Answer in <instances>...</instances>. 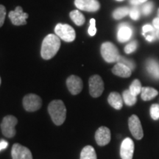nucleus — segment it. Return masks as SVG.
Returning <instances> with one entry per match:
<instances>
[{"mask_svg":"<svg viewBox=\"0 0 159 159\" xmlns=\"http://www.w3.org/2000/svg\"><path fill=\"white\" fill-rule=\"evenodd\" d=\"M133 35V29L128 23H122L119 25L117 31V39L119 42L124 43L129 41Z\"/></svg>","mask_w":159,"mask_h":159,"instance_id":"obj_15","label":"nucleus"},{"mask_svg":"<svg viewBox=\"0 0 159 159\" xmlns=\"http://www.w3.org/2000/svg\"><path fill=\"white\" fill-rule=\"evenodd\" d=\"M6 9L5 7L2 5H0V27L3 25L5 19Z\"/></svg>","mask_w":159,"mask_h":159,"instance_id":"obj_31","label":"nucleus"},{"mask_svg":"<svg viewBox=\"0 0 159 159\" xmlns=\"http://www.w3.org/2000/svg\"><path fill=\"white\" fill-rule=\"evenodd\" d=\"M138 47V42L136 41H132L128 44L126 45V47H125V52L127 54H130V53L134 52V51H136Z\"/></svg>","mask_w":159,"mask_h":159,"instance_id":"obj_27","label":"nucleus"},{"mask_svg":"<svg viewBox=\"0 0 159 159\" xmlns=\"http://www.w3.org/2000/svg\"><path fill=\"white\" fill-rule=\"evenodd\" d=\"M113 74L121 77H129L131 75L132 70L127 66L121 63H117L112 69Z\"/></svg>","mask_w":159,"mask_h":159,"instance_id":"obj_16","label":"nucleus"},{"mask_svg":"<svg viewBox=\"0 0 159 159\" xmlns=\"http://www.w3.org/2000/svg\"><path fill=\"white\" fill-rule=\"evenodd\" d=\"M111 131L106 127H100L95 134V140L99 146H105L111 141Z\"/></svg>","mask_w":159,"mask_h":159,"instance_id":"obj_14","label":"nucleus"},{"mask_svg":"<svg viewBox=\"0 0 159 159\" xmlns=\"http://www.w3.org/2000/svg\"><path fill=\"white\" fill-rule=\"evenodd\" d=\"M130 2L131 5H134V6H137V5H140V4H141L140 1H139V0H130Z\"/></svg>","mask_w":159,"mask_h":159,"instance_id":"obj_34","label":"nucleus"},{"mask_svg":"<svg viewBox=\"0 0 159 159\" xmlns=\"http://www.w3.org/2000/svg\"><path fill=\"white\" fill-rule=\"evenodd\" d=\"M116 1H119V2H121V1H123V0H116Z\"/></svg>","mask_w":159,"mask_h":159,"instance_id":"obj_38","label":"nucleus"},{"mask_svg":"<svg viewBox=\"0 0 159 159\" xmlns=\"http://www.w3.org/2000/svg\"><path fill=\"white\" fill-rule=\"evenodd\" d=\"M89 34L91 36H94L97 33V28H96V21L94 19H91L90 20V26H89L88 30Z\"/></svg>","mask_w":159,"mask_h":159,"instance_id":"obj_29","label":"nucleus"},{"mask_svg":"<svg viewBox=\"0 0 159 159\" xmlns=\"http://www.w3.org/2000/svg\"><path fill=\"white\" fill-rule=\"evenodd\" d=\"M55 35L66 42H72L76 38L75 29L66 24H57L55 28Z\"/></svg>","mask_w":159,"mask_h":159,"instance_id":"obj_4","label":"nucleus"},{"mask_svg":"<svg viewBox=\"0 0 159 159\" xmlns=\"http://www.w3.org/2000/svg\"><path fill=\"white\" fill-rule=\"evenodd\" d=\"M129 14H130V16L133 20H138L140 17V11L137 8L136 6H135V7L130 9Z\"/></svg>","mask_w":159,"mask_h":159,"instance_id":"obj_30","label":"nucleus"},{"mask_svg":"<svg viewBox=\"0 0 159 159\" xmlns=\"http://www.w3.org/2000/svg\"><path fill=\"white\" fill-rule=\"evenodd\" d=\"M128 126L131 134L137 140H141L144 136L142 126L136 115H132L128 119Z\"/></svg>","mask_w":159,"mask_h":159,"instance_id":"obj_8","label":"nucleus"},{"mask_svg":"<svg viewBox=\"0 0 159 159\" xmlns=\"http://www.w3.org/2000/svg\"><path fill=\"white\" fill-rule=\"evenodd\" d=\"M158 94V91L151 87H142L141 97L144 101H149L156 97Z\"/></svg>","mask_w":159,"mask_h":159,"instance_id":"obj_19","label":"nucleus"},{"mask_svg":"<svg viewBox=\"0 0 159 159\" xmlns=\"http://www.w3.org/2000/svg\"><path fill=\"white\" fill-rule=\"evenodd\" d=\"M122 98L125 104L128 105V106H132V105H135L137 101L136 97L131 94L129 89L124 91L122 94Z\"/></svg>","mask_w":159,"mask_h":159,"instance_id":"obj_22","label":"nucleus"},{"mask_svg":"<svg viewBox=\"0 0 159 159\" xmlns=\"http://www.w3.org/2000/svg\"><path fill=\"white\" fill-rule=\"evenodd\" d=\"M101 55L106 62L114 63L118 62L120 55L118 49L114 43L111 42H105L101 46Z\"/></svg>","mask_w":159,"mask_h":159,"instance_id":"obj_3","label":"nucleus"},{"mask_svg":"<svg viewBox=\"0 0 159 159\" xmlns=\"http://www.w3.org/2000/svg\"><path fill=\"white\" fill-rule=\"evenodd\" d=\"M66 85L71 94L77 95L83 90V83L80 77L76 75H71L66 80Z\"/></svg>","mask_w":159,"mask_h":159,"instance_id":"obj_12","label":"nucleus"},{"mask_svg":"<svg viewBox=\"0 0 159 159\" xmlns=\"http://www.w3.org/2000/svg\"><path fill=\"white\" fill-rule=\"evenodd\" d=\"M117 63H123L124 65L127 66L128 68H130L132 71L134 70L135 68H136V63H135L134 61H132V60L130 59H128L126 58V57H122V56H120Z\"/></svg>","mask_w":159,"mask_h":159,"instance_id":"obj_25","label":"nucleus"},{"mask_svg":"<svg viewBox=\"0 0 159 159\" xmlns=\"http://www.w3.org/2000/svg\"><path fill=\"white\" fill-rule=\"evenodd\" d=\"M8 16L13 25L20 26L25 25L27 24L26 20H27L29 16L27 13H24L22 7H20V6H17L14 11H10Z\"/></svg>","mask_w":159,"mask_h":159,"instance_id":"obj_9","label":"nucleus"},{"mask_svg":"<svg viewBox=\"0 0 159 159\" xmlns=\"http://www.w3.org/2000/svg\"><path fill=\"white\" fill-rule=\"evenodd\" d=\"M148 72L156 80H159V62L155 59H149L146 62Z\"/></svg>","mask_w":159,"mask_h":159,"instance_id":"obj_17","label":"nucleus"},{"mask_svg":"<svg viewBox=\"0 0 159 159\" xmlns=\"http://www.w3.org/2000/svg\"><path fill=\"white\" fill-rule=\"evenodd\" d=\"M18 123L17 119L15 116H6L4 117L1 124V129L2 134L7 138H12L16 134L15 127Z\"/></svg>","mask_w":159,"mask_h":159,"instance_id":"obj_5","label":"nucleus"},{"mask_svg":"<svg viewBox=\"0 0 159 159\" xmlns=\"http://www.w3.org/2000/svg\"><path fill=\"white\" fill-rule=\"evenodd\" d=\"M75 5L80 11L96 12L100 8L98 0H75Z\"/></svg>","mask_w":159,"mask_h":159,"instance_id":"obj_10","label":"nucleus"},{"mask_svg":"<svg viewBox=\"0 0 159 159\" xmlns=\"http://www.w3.org/2000/svg\"><path fill=\"white\" fill-rule=\"evenodd\" d=\"M142 84H141V82L139 80H134L133 81L131 85H130V88H129V90H130V93L134 96H137L139 94H141V91H142Z\"/></svg>","mask_w":159,"mask_h":159,"instance_id":"obj_24","label":"nucleus"},{"mask_svg":"<svg viewBox=\"0 0 159 159\" xmlns=\"http://www.w3.org/2000/svg\"><path fill=\"white\" fill-rule=\"evenodd\" d=\"M0 85H1V77H0Z\"/></svg>","mask_w":159,"mask_h":159,"instance_id":"obj_39","label":"nucleus"},{"mask_svg":"<svg viewBox=\"0 0 159 159\" xmlns=\"http://www.w3.org/2000/svg\"><path fill=\"white\" fill-rule=\"evenodd\" d=\"M69 16H70L71 19L72 20L73 22H74L76 25L82 26L83 25H84L85 21V16L80 11L75 10V11H71Z\"/></svg>","mask_w":159,"mask_h":159,"instance_id":"obj_21","label":"nucleus"},{"mask_svg":"<svg viewBox=\"0 0 159 159\" xmlns=\"http://www.w3.org/2000/svg\"><path fill=\"white\" fill-rule=\"evenodd\" d=\"M150 116L154 120H158L159 119V105L153 104L150 107Z\"/></svg>","mask_w":159,"mask_h":159,"instance_id":"obj_26","label":"nucleus"},{"mask_svg":"<svg viewBox=\"0 0 159 159\" xmlns=\"http://www.w3.org/2000/svg\"><path fill=\"white\" fill-rule=\"evenodd\" d=\"M89 93L91 96L97 98L102 95L104 91V83L99 75H95L89 78Z\"/></svg>","mask_w":159,"mask_h":159,"instance_id":"obj_6","label":"nucleus"},{"mask_svg":"<svg viewBox=\"0 0 159 159\" xmlns=\"http://www.w3.org/2000/svg\"><path fill=\"white\" fill-rule=\"evenodd\" d=\"M61 47V39L54 34H49L43 39L41 45V55L43 59L49 60L52 58Z\"/></svg>","mask_w":159,"mask_h":159,"instance_id":"obj_1","label":"nucleus"},{"mask_svg":"<svg viewBox=\"0 0 159 159\" xmlns=\"http://www.w3.org/2000/svg\"><path fill=\"white\" fill-rule=\"evenodd\" d=\"M139 1H140L141 3H144V2H146L148 0H139Z\"/></svg>","mask_w":159,"mask_h":159,"instance_id":"obj_36","label":"nucleus"},{"mask_svg":"<svg viewBox=\"0 0 159 159\" xmlns=\"http://www.w3.org/2000/svg\"><path fill=\"white\" fill-rule=\"evenodd\" d=\"M108 102L116 110H120L123 106V98L118 92H111L108 96Z\"/></svg>","mask_w":159,"mask_h":159,"instance_id":"obj_18","label":"nucleus"},{"mask_svg":"<svg viewBox=\"0 0 159 159\" xmlns=\"http://www.w3.org/2000/svg\"><path fill=\"white\" fill-rule=\"evenodd\" d=\"M48 112L52 120L56 125H61L66 118V108L63 101L53 100L49 104Z\"/></svg>","mask_w":159,"mask_h":159,"instance_id":"obj_2","label":"nucleus"},{"mask_svg":"<svg viewBox=\"0 0 159 159\" xmlns=\"http://www.w3.org/2000/svg\"><path fill=\"white\" fill-rule=\"evenodd\" d=\"M13 159H33L30 150L20 144H14L11 150Z\"/></svg>","mask_w":159,"mask_h":159,"instance_id":"obj_11","label":"nucleus"},{"mask_svg":"<svg viewBox=\"0 0 159 159\" xmlns=\"http://www.w3.org/2000/svg\"><path fill=\"white\" fill-rule=\"evenodd\" d=\"M134 152V143L130 138L122 141L120 148V156L122 159H132Z\"/></svg>","mask_w":159,"mask_h":159,"instance_id":"obj_13","label":"nucleus"},{"mask_svg":"<svg viewBox=\"0 0 159 159\" xmlns=\"http://www.w3.org/2000/svg\"><path fill=\"white\" fill-rule=\"evenodd\" d=\"M130 13V9L128 7H119L115 10L113 13V17L115 19L119 20L122 19L126 16H128Z\"/></svg>","mask_w":159,"mask_h":159,"instance_id":"obj_23","label":"nucleus"},{"mask_svg":"<svg viewBox=\"0 0 159 159\" xmlns=\"http://www.w3.org/2000/svg\"><path fill=\"white\" fill-rule=\"evenodd\" d=\"M42 105L41 98L35 94L26 95L23 98V106L27 111L34 112L39 110Z\"/></svg>","mask_w":159,"mask_h":159,"instance_id":"obj_7","label":"nucleus"},{"mask_svg":"<svg viewBox=\"0 0 159 159\" xmlns=\"http://www.w3.org/2000/svg\"><path fill=\"white\" fill-rule=\"evenodd\" d=\"M152 10H153V3L151 2H148L144 4L142 7V11L143 14L145 16L150 14Z\"/></svg>","mask_w":159,"mask_h":159,"instance_id":"obj_28","label":"nucleus"},{"mask_svg":"<svg viewBox=\"0 0 159 159\" xmlns=\"http://www.w3.org/2000/svg\"><path fill=\"white\" fill-rule=\"evenodd\" d=\"M158 17L159 18V9H158Z\"/></svg>","mask_w":159,"mask_h":159,"instance_id":"obj_37","label":"nucleus"},{"mask_svg":"<svg viewBox=\"0 0 159 159\" xmlns=\"http://www.w3.org/2000/svg\"><path fill=\"white\" fill-rule=\"evenodd\" d=\"M7 146H8V143H7V142H6L5 140L0 141V151L5 150V149L7 148Z\"/></svg>","mask_w":159,"mask_h":159,"instance_id":"obj_32","label":"nucleus"},{"mask_svg":"<svg viewBox=\"0 0 159 159\" xmlns=\"http://www.w3.org/2000/svg\"><path fill=\"white\" fill-rule=\"evenodd\" d=\"M156 35L157 38L159 39V29H156Z\"/></svg>","mask_w":159,"mask_h":159,"instance_id":"obj_35","label":"nucleus"},{"mask_svg":"<svg viewBox=\"0 0 159 159\" xmlns=\"http://www.w3.org/2000/svg\"><path fill=\"white\" fill-rule=\"evenodd\" d=\"M80 159H97L94 148L90 145L84 147L81 151Z\"/></svg>","mask_w":159,"mask_h":159,"instance_id":"obj_20","label":"nucleus"},{"mask_svg":"<svg viewBox=\"0 0 159 159\" xmlns=\"http://www.w3.org/2000/svg\"><path fill=\"white\" fill-rule=\"evenodd\" d=\"M153 26L156 29H159V18H156L153 20Z\"/></svg>","mask_w":159,"mask_h":159,"instance_id":"obj_33","label":"nucleus"}]
</instances>
